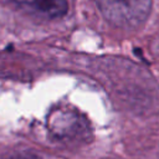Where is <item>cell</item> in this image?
I'll return each instance as SVG.
<instances>
[{
    "label": "cell",
    "instance_id": "obj_2",
    "mask_svg": "<svg viewBox=\"0 0 159 159\" xmlns=\"http://www.w3.org/2000/svg\"><path fill=\"white\" fill-rule=\"evenodd\" d=\"M48 128L55 139L70 144H82L91 138L88 122L73 109L55 111L48 118Z\"/></svg>",
    "mask_w": 159,
    "mask_h": 159
},
{
    "label": "cell",
    "instance_id": "obj_1",
    "mask_svg": "<svg viewBox=\"0 0 159 159\" xmlns=\"http://www.w3.org/2000/svg\"><path fill=\"white\" fill-rule=\"evenodd\" d=\"M103 16L113 25L134 29L142 25L152 9V0H94Z\"/></svg>",
    "mask_w": 159,
    "mask_h": 159
},
{
    "label": "cell",
    "instance_id": "obj_4",
    "mask_svg": "<svg viewBox=\"0 0 159 159\" xmlns=\"http://www.w3.org/2000/svg\"><path fill=\"white\" fill-rule=\"evenodd\" d=\"M10 159H32V158H10Z\"/></svg>",
    "mask_w": 159,
    "mask_h": 159
},
{
    "label": "cell",
    "instance_id": "obj_3",
    "mask_svg": "<svg viewBox=\"0 0 159 159\" xmlns=\"http://www.w3.org/2000/svg\"><path fill=\"white\" fill-rule=\"evenodd\" d=\"M24 11L47 20L62 17L68 10L67 0H10Z\"/></svg>",
    "mask_w": 159,
    "mask_h": 159
}]
</instances>
